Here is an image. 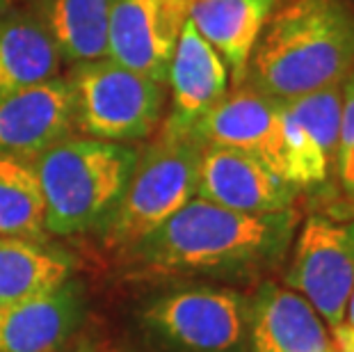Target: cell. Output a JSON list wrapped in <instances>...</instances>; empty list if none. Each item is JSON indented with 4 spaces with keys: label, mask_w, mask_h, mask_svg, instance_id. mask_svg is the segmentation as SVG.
<instances>
[{
    "label": "cell",
    "mask_w": 354,
    "mask_h": 352,
    "mask_svg": "<svg viewBox=\"0 0 354 352\" xmlns=\"http://www.w3.org/2000/svg\"><path fill=\"white\" fill-rule=\"evenodd\" d=\"M295 229V208L252 215L192 197L124 257L153 272L247 279L281 263Z\"/></svg>",
    "instance_id": "1"
},
{
    "label": "cell",
    "mask_w": 354,
    "mask_h": 352,
    "mask_svg": "<svg viewBox=\"0 0 354 352\" xmlns=\"http://www.w3.org/2000/svg\"><path fill=\"white\" fill-rule=\"evenodd\" d=\"M354 69V12L343 0H279L252 50L245 87L292 101Z\"/></svg>",
    "instance_id": "2"
},
{
    "label": "cell",
    "mask_w": 354,
    "mask_h": 352,
    "mask_svg": "<svg viewBox=\"0 0 354 352\" xmlns=\"http://www.w3.org/2000/svg\"><path fill=\"white\" fill-rule=\"evenodd\" d=\"M138 147L96 138H64L32 165L46 206L48 236L99 229L122 199Z\"/></svg>",
    "instance_id": "3"
},
{
    "label": "cell",
    "mask_w": 354,
    "mask_h": 352,
    "mask_svg": "<svg viewBox=\"0 0 354 352\" xmlns=\"http://www.w3.org/2000/svg\"><path fill=\"white\" fill-rule=\"evenodd\" d=\"M201 156L203 145L192 133L162 129L138 151L122 199L101 227L103 241L124 252L197 197Z\"/></svg>",
    "instance_id": "4"
},
{
    "label": "cell",
    "mask_w": 354,
    "mask_h": 352,
    "mask_svg": "<svg viewBox=\"0 0 354 352\" xmlns=\"http://www.w3.org/2000/svg\"><path fill=\"white\" fill-rule=\"evenodd\" d=\"M138 320L169 352H250V302L233 288L185 284L140 306Z\"/></svg>",
    "instance_id": "5"
},
{
    "label": "cell",
    "mask_w": 354,
    "mask_h": 352,
    "mask_svg": "<svg viewBox=\"0 0 354 352\" xmlns=\"http://www.w3.org/2000/svg\"><path fill=\"white\" fill-rule=\"evenodd\" d=\"M76 99V131L108 142L151 138L162 122L165 85L110 57L71 66L66 76Z\"/></svg>",
    "instance_id": "6"
},
{
    "label": "cell",
    "mask_w": 354,
    "mask_h": 352,
    "mask_svg": "<svg viewBox=\"0 0 354 352\" xmlns=\"http://www.w3.org/2000/svg\"><path fill=\"white\" fill-rule=\"evenodd\" d=\"M286 288L302 295L329 329L341 325L354 288V220L306 217L292 247Z\"/></svg>",
    "instance_id": "7"
},
{
    "label": "cell",
    "mask_w": 354,
    "mask_h": 352,
    "mask_svg": "<svg viewBox=\"0 0 354 352\" xmlns=\"http://www.w3.org/2000/svg\"><path fill=\"white\" fill-rule=\"evenodd\" d=\"M192 3L194 0H115L108 28V57L165 85Z\"/></svg>",
    "instance_id": "8"
},
{
    "label": "cell",
    "mask_w": 354,
    "mask_h": 352,
    "mask_svg": "<svg viewBox=\"0 0 354 352\" xmlns=\"http://www.w3.org/2000/svg\"><path fill=\"white\" fill-rule=\"evenodd\" d=\"M76 131L69 78L55 76L0 94V156L35 160Z\"/></svg>",
    "instance_id": "9"
},
{
    "label": "cell",
    "mask_w": 354,
    "mask_h": 352,
    "mask_svg": "<svg viewBox=\"0 0 354 352\" xmlns=\"http://www.w3.org/2000/svg\"><path fill=\"white\" fill-rule=\"evenodd\" d=\"M187 133L203 147L238 149L286 178L281 101L240 85L208 110Z\"/></svg>",
    "instance_id": "10"
},
{
    "label": "cell",
    "mask_w": 354,
    "mask_h": 352,
    "mask_svg": "<svg viewBox=\"0 0 354 352\" xmlns=\"http://www.w3.org/2000/svg\"><path fill=\"white\" fill-rule=\"evenodd\" d=\"M197 197L238 213H279L292 208L297 188L250 154L203 147Z\"/></svg>",
    "instance_id": "11"
},
{
    "label": "cell",
    "mask_w": 354,
    "mask_h": 352,
    "mask_svg": "<svg viewBox=\"0 0 354 352\" xmlns=\"http://www.w3.org/2000/svg\"><path fill=\"white\" fill-rule=\"evenodd\" d=\"M229 69L222 55L199 35L187 19L171 55L167 80L171 110L162 129L187 133L229 94Z\"/></svg>",
    "instance_id": "12"
},
{
    "label": "cell",
    "mask_w": 354,
    "mask_h": 352,
    "mask_svg": "<svg viewBox=\"0 0 354 352\" xmlns=\"http://www.w3.org/2000/svg\"><path fill=\"white\" fill-rule=\"evenodd\" d=\"M82 316V286L71 277L46 295L0 309V352H62Z\"/></svg>",
    "instance_id": "13"
},
{
    "label": "cell",
    "mask_w": 354,
    "mask_h": 352,
    "mask_svg": "<svg viewBox=\"0 0 354 352\" xmlns=\"http://www.w3.org/2000/svg\"><path fill=\"white\" fill-rule=\"evenodd\" d=\"M250 352H334V343L302 295L266 281L250 302Z\"/></svg>",
    "instance_id": "14"
},
{
    "label": "cell",
    "mask_w": 354,
    "mask_h": 352,
    "mask_svg": "<svg viewBox=\"0 0 354 352\" xmlns=\"http://www.w3.org/2000/svg\"><path fill=\"white\" fill-rule=\"evenodd\" d=\"M279 0H194L192 26L222 55L233 89L245 82L252 50Z\"/></svg>",
    "instance_id": "15"
},
{
    "label": "cell",
    "mask_w": 354,
    "mask_h": 352,
    "mask_svg": "<svg viewBox=\"0 0 354 352\" xmlns=\"http://www.w3.org/2000/svg\"><path fill=\"white\" fill-rule=\"evenodd\" d=\"M62 55L39 14L0 10V94L59 76Z\"/></svg>",
    "instance_id": "16"
},
{
    "label": "cell",
    "mask_w": 354,
    "mask_h": 352,
    "mask_svg": "<svg viewBox=\"0 0 354 352\" xmlns=\"http://www.w3.org/2000/svg\"><path fill=\"white\" fill-rule=\"evenodd\" d=\"M73 257L48 241L0 238V309L46 295L73 275Z\"/></svg>",
    "instance_id": "17"
},
{
    "label": "cell",
    "mask_w": 354,
    "mask_h": 352,
    "mask_svg": "<svg viewBox=\"0 0 354 352\" xmlns=\"http://www.w3.org/2000/svg\"><path fill=\"white\" fill-rule=\"evenodd\" d=\"M115 0H46L39 17L62 62L69 66L108 57V28Z\"/></svg>",
    "instance_id": "18"
},
{
    "label": "cell",
    "mask_w": 354,
    "mask_h": 352,
    "mask_svg": "<svg viewBox=\"0 0 354 352\" xmlns=\"http://www.w3.org/2000/svg\"><path fill=\"white\" fill-rule=\"evenodd\" d=\"M0 238L48 241L46 206L32 165L0 156Z\"/></svg>",
    "instance_id": "19"
},
{
    "label": "cell",
    "mask_w": 354,
    "mask_h": 352,
    "mask_svg": "<svg viewBox=\"0 0 354 352\" xmlns=\"http://www.w3.org/2000/svg\"><path fill=\"white\" fill-rule=\"evenodd\" d=\"M336 172L341 188L354 201V69L343 80L341 131H338Z\"/></svg>",
    "instance_id": "20"
},
{
    "label": "cell",
    "mask_w": 354,
    "mask_h": 352,
    "mask_svg": "<svg viewBox=\"0 0 354 352\" xmlns=\"http://www.w3.org/2000/svg\"><path fill=\"white\" fill-rule=\"evenodd\" d=\"M331 336H334L331 343H334L336 352H354V325L341 323L331 329Z\"/></svg>",
    "instance_id": "21"
},
{
    "label": "cell",
    "mask_w": 354,
    "mask_h": 352,
    "mask_svg": "<svg viewBox=\"0 0 354 352\" xmlns=\"http://www.w3.org/2000/svg\"><path fill=\"white\" fill-rule=\"evenodd\" d=\"M64 352H96V348H94V343H92V341L82 339V341H78V343H73L71 348H66Z\"/></svg>",
    "instance_id": "22"
},
{
    "label": "cell",
    "mask_w": 354,
    "mask_h": 352,
    "mask_svg": "<svg viewBox=\"0 0 354 352\" xmlns=\"http://www.w3.org/2000/svg\"><path fill=\"white\" fill-rule=\"evenodd\" d=\"M343 323L354 325V288H352V295H350V302H348V309H345V320Z\"/></svg>",
    "instance_id": "23"
},
{
    "label": "cell",
    "mask_w": 354,
    "mask_h": 352,
    "mask_svg": "<svg viewBox=\"0 0 354 352\" xmlns=\"http://www.w3.org/2000/svg\"><path fill=\"white\" fill-rule=\"evenodd\" d=\"M10 5V0H0V10H3V7H7Z\"/></svg>",
    "instance_id": "24"
},
{
    "label": "cell",
    "mask_w": 354,
    "mask_h": 352,
    "mask_svg": "<svg viewBox=\"0 0 354 352\" xmlns=\"http://www.w3.org/2000/svg\"><path fill=\"white\" fill-rule=\"evenodd\" d=\"M32 3H37V5H41V3H46V0H32Z\"/></svg>",
    "instance_id": "25"
},
{
    "label": "cell",
    "mask_w": 354,
    "mask_h": 352,
    "mask_svg": "<svg viewBox=\"0 0 354 352\" xmlns=\"http://www.w3.org/2000/svg\"><path fill=\"white\" fill-rule=\"evenodd\" d=\"M352 3H354V0H352Z\"/></svg>",
    "instance_id": "26"
}]
</instances>
